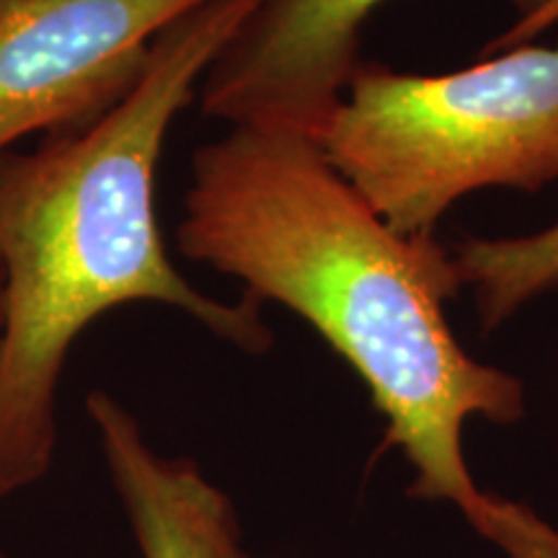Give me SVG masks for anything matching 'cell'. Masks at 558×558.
<instances>
[{"mask_svg":"<svg viewBox=\"0 0 558 558\" xmlns=\"http://www.w3.org/2000/svg\"><path fill=\"white\" fill-rule=\"evenodd\" d=\"M0 344H3V271H0Z\"/></svg>","mask_w":558,"mask_h":558,"instance_id":"obj_10","label":"cell"},{"mask_svg":"<svg viewBox=\"0 0 558 558\" xmlns=\"http://www.w3.org/2000/svg\"><path fill=\"white\" fill-rule=\"evenodd\" d=\"M556 24H558V0H543L533 13L518 19L507 32H501L499 37L488 41L486 52H501V50H509V47L530 45L538 34L548 32L550 26Z\"/></svg>","mask_w":558,"mask_h":558,"instance_id":"obj_9","label":"cell"},{"mask_svg":"<svg viewBox=\"0 0 558 558\" xmlns=\"http://www.w3.org/2000/svg\"><path fill=\"white\" fill-rule=\"evenodd\" d=\"M132 535L143 558H251L233 501L190 458H169L128 407L94 390L86 401Z\"/></svg>","mask_w":558,"mask_h":558,"instance_id":"obj_6","label":"cell"},{"mask_svg":"<svg viewBox=\"0 0 558 558\" xmlns=\"http://www.w3.org/2000/svg\"><path fill=\"white\" fill-rule=\"evenodd\" d=\"M386 0H259L199 83L202 111L228 128L320 140L362 65V26ZM518 19L543 0H507Z\"/></svg>","mask_w":558,"mask_h":558,"instance_id":"obj_5","label":"cell"},{"mask_svg":"<svg viewBox=\"0 0 558 558\" xmlns=\"http://www.w3.org/2000/svg\"><path fill=\"white\" fill-rule=\"evenodd\" d=\"M442 75L362 62L318 145L403 235H435L465 194L558 181V45Z\"/></svg>","mask_w":558,"mask_h":558,"instance_id":"obj_3","label":"cell"},{"mask_svg":"<svg viewBox=\"0 0 558 558\" xmlns=\"http://www.w3.org/2000/svg\"><path fill=\"white\" fill-rule=\"evenodd\" d=\"M209 0H0V156L114 107L160 34Z\"/></svg>","mask_w":558,"mask_h":558,"instance_id":"obj_4","label":"cell"},{"mask_svg":"<svg viewBox=\"0 0 558 558\" xmlns=\"http://www.w3.org/2000/svg\"><path fill=\"white\" fill-rule=\"evenodd\" d=\"M0 558H5V556H3V554H0Z\"/></svg>","mask_w":558,"mask_h":558,"instance_id":"obj_11","label":"cell"},{"mask_svg":"<svg viewBox=\"0 0 558 558\" xmlns=\"http://www.w3.org/2000/svg\"><path fill=\"white\" fill-rule=\"evenodd\" d=\"M465 520L507 558H558V527L522 501L484 494Z\"/></svg>","mask_w":558,"mask_h":558,"instance_id":"obj_8","label":"cell"},{"mask_svg":"<svg viewBox=\"0 0 558 558\" xmlns=\"http://www.w3.org/2000/svg\"><path fill=\"white\" fill-rule=\"evenodd\" d=\"M452 259L476 298L481 329L494 331L535 298L558 290V220L518 239H471Z\"/></svg>","mask_w":558,"mask_h":558,"instance_id":"obj_7","label":"cell"},{"mask_svg":"<svg viewBox=\"0 0 558 558\" xmlns=\"http://www.w3.org/2000/svg\"><path fill=\"white\" fill-rule=\"evenodd\" d=\"M259 0H209L160 34L114 107L0 156V501L37 484L58 445V388L75 339L104 313L156 303L243 352L271 347L259 305L190 284L166 251L156 173L177 114Z\"/></svg>","mask_w":558,"mask_h":558,"instance_id":"obj_2","label":"cell"},{"mask_svg":"<svg viewBox=\"0 0 558 558\" xmlns=\"http://www.w3.org/2000/svg\"><path fill=\"white\" fill-rule=\"evenodd\" d=\"M177 248L239 279L251 303L298 313L347 360L386 416V445L414 469L411 497L463 518L481 505L465 422H520L525 388L460 347L445 303L463 282L435 235L390 228L316 140L228 128L194 153Z\"/></svg>","mask_w":558,"mask_h":558,"instance_id":"obj_1","label":"cell"}]
</instances>
